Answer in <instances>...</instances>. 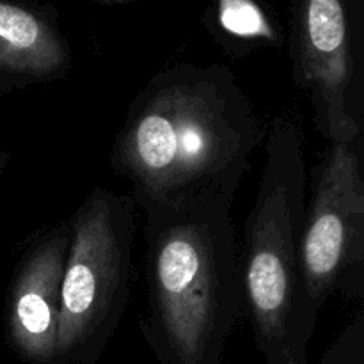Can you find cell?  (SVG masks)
I'll return each instance as SVG.
<instances>
[{
	"label": "cell",
	"instance_id": "obj_1",
	"mask_svg": "<svg viewBox=\"0 0 364 364\" xmlns=\"http://www.w3.org/2000/svg\"><path fill=\"white\" fill-rule=\"evenodd\" d=\"M265 139L267 124L230 68L181 63L132 100L110 167L134 203L217 196L233 205Z\"/></svg>",
	"mask_w": 364,
	"mask_h": 364
},
{
	"label": "cell",
	"instance_id": "obj_2",
	"mask_svg": "<svg viewBox=\"0 0 364 364\" xmlns=\"http://www.w3.org/2000/svg\"><path fill=\"white\" fill-rule=\"evenodd\" d=\"M135 206L144 219L146 341L160 364H223L242 315L233 205L194 196Z\"/></svg>",
	"mask_w": 364,
	"mask_h": 364
},
{
	"label": "cell",
	"instance_id": "obj_3",
	"mask_svg": "<svg viewBox=\"0 0 364 364\" xmlns=\"http://www.w3.org/2000/svg\"><path fill=\"white\" fill-rule=\"evenodd\" d=\"M258 194L238 244L242 313L265 364H308L315 327L306 315L302 226L308 166L301 127L290 116L267 124Z\"/></svg>",
	"mask_w": 364,
	"mask_h": 364
},
{
	"label": "cell",
	"instance_id": "obj_4",
	"mask_svg": "<svg viewBox=\"0 0 364 364\" xmlns=\"http://www.w3.org/2000/svg\"><path fill=\"white\" fill-rule=\"evenodd\" d=\"M135 215L130 194L95 187L68 219L55 364L96 363L116 333L130 299Z\"/></svg>",
	"mask_w": 364,
	"mask_h": 364
},
{
	"label": "cell",
	"instance_id": "obj_5",
	"mask_svg": "<svg viewBox=\"0 0 364 364\" xmlns=\"http://www.w3.org/2000/svg\"><path fill=\"white\" fill-rule=\"evenodd\" d=\"M306 315L316 327L334 294L361 299L364 283V180L361 139L333 142L311 169L301 244Z\"/></svg>",
	"mask_w": 364,
	"mask_h": 364
},
{
	"label": "cell",
	"instance_id": "obj_6",
	"mask_svg": "<svg viewBox=\"0 0 364 364\" xmlns=\"http://www.w3.org/2000/svg\"><path fill=\"white\" fill-rule=\"evenodd\" d=\"M290 57L295 84L308 96L326 141L361 139L348 0H294Z\"/></svg>",
	"mask_w": 364,
	"mask_h": 364
},
{
	"label": "cell",
	"instance_id": "obj_7",
	"mask_svg": "<svg viewBox=\"0 0 364 364\" xmlns=\"http://www.w3.org/2000/svg\"><path fill=\"white\" fill-rule=\"evenodd\" d=\"M70 223L36 237L14 267L4 304L7 343L31 364H55L60 288L70 247Z\"/></svg>",
	"mask_w": 364,
	"mask_h": 364
},
{
	"label": "cell",
	"instance_id": "obj_8",
	"mask_svg": "<svg viewBox=\"0 0 364 364\" xmlns=\"http://www.w3.org/2000/svg\"><path fill=\"white\" fill-rule=\"evenodd\" d=\"M73 55L57 14L34 0H0V96L60 80Z\"/></svg>",
	"mask_w": 364,
	"mask_h": 364
},
{
	"label": "cell",
	"instance_id": "obj_9",
	"mask_svg": "<svg viewBox=\"0 0 364 364\" xmlns=\"http://www.w3.org/2000/svg\"><path fill=\"white\" fill-rule=\"evenodd\" d=\"M206 13L210 32L231 57L281 48L287 43L283 27L265 0H212Z\"/></svg>",
	"mask_w": 364,
	"mask_h": 364
},
{
	"label": "cell",
	"instance_id": "obj_10",
	"mask_svg": "<svg viewBox=\"0 0 364 364\" xmlns=\"http://www.w3.org/2000/svg\"><path fill=\"white\" fill-rule=\"evenodd\" d=\"M9 160H11L9 153L2 151V149H0V174H2L4 171H6V167H7V164H9Z\"/></svg>",
	"mask_w": 364,
	"mask_h": 364
},
{
	"label": "cell",
	"instance_id": "obj_11",
	"mask_svg": "<svg viewBox=\"0 0 364 364\" xmlns=\"http://www.w3.org/2000/svg\"><path fill=\"white\" fill-rule=\"evenodd\" d=\"M95 2L102 4V6H119V4H128L134 0H95Z\"/></svg>",
	"mask_w": 364,
	"mask_h": 364
}]
</instances>
